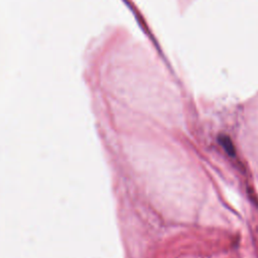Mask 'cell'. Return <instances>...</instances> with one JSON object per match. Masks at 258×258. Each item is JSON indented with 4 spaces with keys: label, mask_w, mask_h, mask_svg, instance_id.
<instances>
[{
    "label": "cell",
    "mask_w": 258,
    "mask_h": 258,
    "mask_svg": "<svg viewBox=\"0 0 258 258\" xmlns=\"http://www.w3.org/2000/svg\"><path fill=\"white\" fill-rule=\"evenodd\" d=\"M220 142H221L222 146L225 148V150H226L229 154L233 155V154L235 153V152H234V146H233L231 140H230L228 137H226V136L220 137Z\"/></svg>",
    "instance_id": "cell-1"
}]
</instances>
